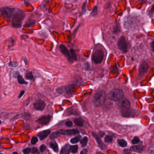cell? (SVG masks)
<instances>
[{"mask_svg":"<svg viewBox=\"0 0 154 154\" xmlns=\"http://www.w3.org/2000/svg\"><path fill=\"white\" fill-rule=\"evenodd\" d=\"M99 135L100 137H103L104 136V135L105 134V133L103 131H99Z\"/></svg>","mask_w":154,"mask_h":154,"instance_id":"46","label":"cell"},{"mask_svg":"<svg viewBox=\"0 0 154 154\" xmlns=\"http://www.w3.org/2000/svg\"><path fill=\"white\" fill-rule=\"evenodd\" d=\"M35 24V20H28L24 25L25 27H29Z\"/></svg>","mask_w":154,"mask_h":154,"instance_id":"25","label":"cell"},{"mask_svg":"<svg viewBox=\"0 0 154 154\" xmlns=\"http://www.w3.org/2000/svg\"><path fill=\"white\" fill-rule=\"evenodd\" d=\"M70 152L72 153H76L78 152V147L77 145L75 146H70Z\"/></svg>","mask_w":154,"mask_h":154,"instance_id":"27","label":"cell"},{"mask_svg":"<svg viewBox=\"0 0 154 154\" xmlns=\"http://www.w3.org/2000/svg\"><path fill=\"white\" fill-rule=\"evenodd\" d=\"M65 125L66 126H73V123H72V122L70 121H68L66 122L65 123Z\"/></svg>","mask_w":154,"mask_h":154,"instance_id":"40","label":"cell"},{"mask_svg":"<svg viewBox=\"0 0 154 154\" xmlns=\"http://www.w3.org/2000/svg\"><path fill=\"white\" fill-rule=\"evenodd\" d=\"M88 138L87 136H85L83 138L81 139L80 141V144L82 147H86L87 145V143L88 142Z\"/></svg>","mask_w":154,"mask_h":154,"instance_id":"22","label":"cell"},{"mask_svg":"<svg viewBox=\"0 0 154 154\" xmlns=\"http://www.w3.org/2000/svg\"><path fill=\"white\" fill-rule=\"evenodd\" d=\"M113 141V137L110 135H107L104 138V142L105 143H110Z\"/></svg>","mask_w":154,"mask_h":154,"instance_id":"31","label":"cell"},{"mask_svg":"<svg viewBox=\"0 0 154 154\" xmlns=\"http://www.w3.org/2000/svg\"><path fill=\"white\" fill-rule=\"evenodd\" d=\"M124 93L120 89H114L109 93V98L112 100L119 101L123 98Z\"/></svg>","mask_w":154,"mask_h":154,"instance_id":"6","label":"cell"},{"mask_svg":"<svg viewBox=\"0 0 154 154\" xmlns=\"http://www.w3.org/2000/svg\"><path fill=\"white\" fill-rule=\"evenodd\" d=\"M17 81L20 85H26L28 84V82L25 80L23 77L19 75L17 76Z\"/></svg>","mask_w":154,"mask_h":154,"instance_id":"23","label":"cell"},{"mask_svg":"<svg viewBox=\"0 0 154 154\" xmlns=\"http://www.w3.org/2000/svg\"><path fill=\"white\" fill-rule=\"evenodd\" d=\"M80 25H78L77 26V27L76 28V29L75 30V31H74L73 33V34L74 35H75V34H76V33H77V31L80 28Z\"/></svg>","mask_w":154,"mask_h":154,"instance_id":"43","label":"cell"},{"mask_svg":"<svg viewBox=\"0 0 154 154\" xmlns=\"http://www.w3.org/2000/svg\"><path fill=\"white\" fill-rule=\"evenodd\" d=\"M40 151L41 152H43L47 149V147H46L45 145H42L40 147Z\"/></svg>","mask_w":154,"mask_h":154,"instance_id":"39","label":"cell"},{"mask_svg":"<svg viewBox=\"0 0 154 154\" xmlns=\"http://www.w3.org/2000/svg\"><path fill=\"white\" fill-rule=\"evenodd\" d=\"M38 152V148L36 147H33L32 149H31V153L34 154V153H37Z\"/></svg>","mask_w":154,"mask_h":154,"instance_id":"41","label":"cell"},{"mask_svg":"<svg viewBox=\"0 0 154 154\" xmlns=\"http://www.w3.org/2000/svg\"><path fill=\"white\" fill-rule=\"evenodd\" d=\"M129 45V42L126 40V38L124 36H122L119 38L117 43L118 48L123 53H126L128 51Z\"/></svg>","mask_w":154,"mask_h":154,"instance_id":"5","label":"cell"},{"mask_svg":"<svg viewBox=\"0 0 154 154\" xmlns=\"http://www.w3.org/2000/svg\"><path fill=\"white\" fill-rule=\"evenodd\" d=\"M117 142L120 147L123 148L126 147L127 145V142L124 139H119L117 141Z\"/></svg>","mask_w":154,"mask_h":154,"instance_id":"21","label":"cell"},{"mask_svg":"<svg viewBox=\"0 0 154 154\" xmlns=\"http://www.w3.org/2000/svg\"><path fill=\"white\" fill-rule=\"evenodd\" d=\"M148 64L146 61L142 62L140 64L139 68V74L140 75H143L146 73L149 69Z\"/></svg>","mask_w":154,"mask_h":154,"instance_id":"13","label":"cell"},{"mask_svg":"<svg viewBox=\"0 0 154 154\" xmlns=\"http://www.w3.org/2000/svg\"><path fill=\"white\" fill-rule=\"evenodd\" d=\"M74 123L76 126L82 127L83 126L84 121L83 119L81 118H76L74 119Z\"/></svg>","mask_w":154,"mask_h":154,"instance_id":"20","label":"cell"},{"mask_svg":"<svg viewBox=\"0 0 154 154\" xmlns=\"http://www.w3.org/2000/svg\"><path fill=\"white\" fill-rule=\"evenodd\" d=\"M25 93V91H21L20 93L19 94V96H18V98L20 99V98H21V97H22V96L24 95Z\"/></svg>","mask_w":154,"mask_h":154,"instance_id":"42","label":"cell"},{"mask_svg":"<svg viewBox=\"0 0 154 154\" xmlns=\"http://www.w3.org/2000/svg\"><path fill=\"white\" fill-rule=\"evenodd\" d=\"M13 154H18V153L17 152H13Z\"/></svg>","mask_w":154,"mask_h":154,"instance_id":"48","label":"cell"},{"mask_svg":"<svg viewBox=\"0 0 154 154\" xmlns=\"http://www.w3.org/2000/svg\"><path fill=\"white\" fill-rule=\"evenodd\" d=\"M121 31V26L119 22L116 20L113 28V33L114 34H118Z\"/></svg>","mask_w":154,"mask_h":154,"instance_id":"17","label":"cell"},{"mask_svg":"<svg viewBox=\"0 0 154 154\" xmlns=\"http://www.w3.org/2000/svg\"><path fill=\"white\" fill-rule=\"evenodd\" d=\"M119 101V107L121 110V112L130 109L131 104L128 100L126 99H123V98Z\"/></svg>","mask_w":154,"mask_h":154,"instance_id":"8","label":"cell"},{"mask_svg":"<svg viewBox=\"0 0 154 154\" xmlns=\"http://www.w3.org/2000/svg\"><path fill=\"white\" fill-rule=\"evenodd\" d=\"M31 149L30 147L24 149L23 151V153L25 154H30L31 153Z\"/></svg>","mask_w":154,"mask_h":154,"instance_id":"36","label":"cell"},{"mask_svg":"<svg viewBox=\"0 0 154 154\" xmlns=\"http://www.w3.org/2000/svg\"><path fill=\"white\" fill-rule=\"evenodd\" d=\"M18 65H19V63L17 62H15L10 61V62L8 63V66L11 67H16L18 66Z\"/></svg>","mask_w":154,"mask_h":154,"instance_id":"33","label":"cell"},{"mask_svg":"<svg viewBox=\"0 0 154 154\" xmlns=\"http://www.w3.org/2000/svg\"><path fill=\"white\" fill-rule=\"evenodd\" d=\"M67 89V86H61L60 87H58L56 89V92L58 93H64L65 91H66Z\"/></svg>","mask_w":154,"mask_h":154,"instance_id":"24","label":"cell"},{"mask_svg":"<svg viewBox=\"0 0 154 154\" xmlns=\"http://www.w3.org/2000/svg\"><path fill=\"white\" fill-rule=\"evenodd\" d=\"M1 123H2V122H1V121L0 120V124H1Z\"/></svg>","mask_w":154,"mask_h":154,"instance_id":"49","label":"cell"},{"mask_svg":"<svg viewBox=\"0 0 154 154\" xmlns=\"http://www.w3.org/2000/svg\"><path fill=\"white\" fill-rule=\"evenodd\" d=\"M98 14V7L95 5L93 7L91 11V15L92 16L95 17Z\"/></svg>","mask_w":154,"mask_h":154,"instance_id":"29","label":"cell"},{"mask_svg":"<svg viewBox=\"0 0 154 154\" xmlns=\"http://www.w3.org/2000/svg\"><path fill=\"white\" fill-rule=\"evenodd\" d=\"M146 149V146H143L142 144L135 146L131 147L130 149L131 151L137 152V153H142L144 152Z\"/></svg>","mask_w":154,"mask_h":154,"instance_id":"16","label":"cell"},{"mask_svg":"<svg viewBox=\"0 0 154 154\" xmlns=\"http://www.w3.org/2000/svg\"><path fill=\"white\" fill-rule=\"evenodd\" d=\"M122 116L125 118H130L136 116L138 112L134 109H129L126 111L122 112Z\"/></svg>","mask_w":154,"mask_h":154,"instance_id":"11","label":"cell"},{"mask_svg":"<svg viewBox=\"0 0 154 154\" xmlns=\"http://www.w3.org/2000/svg\"><path fill=\"white\" fill-rule=\"evenodd\" d=\"M51 130H46L43 131H40L38 133L37 136L40 140L41 141H43L51 133Z\"/></svg>","mask_w":154,"mask_h":154,"instance_id":"15","label":"cell"},{"mask_svg":"<svg viewBox=\"0 0 154 154\" xmlns=\"http://www.w3.org/2000/svg\"><path fill=\"white\" fill-rule=\"evenodd\" d=\"M58 133L59 134H62L64 135L71 136L76 134H78L79 131L77 129H71L69 130H60L58 131Z\"/></svg>","mask_w":154,"mask_h":154,"instance_id":"12","label":"cell"},{"mask_svg":"<svg viewBox=\"0 0 154 154\" xmlns=\"http://www.w3.org/2000/svg\"><path fill=\"white\" fill-rule=\"evenodd\" d=\"M45 107V103L41 99L36 100L33 104V108L37 111H43Z\"/></svg>","mask_w":154,"mask_h":154,"instance_id":"9","label":"cell"},{"mask_svg":"<svg viewBox=\"0 0 154 154\" xmlns=\"http://www.w3.org/2000/svg\"><path fill=\"white\" fill-rule=\"evenodd\" d=\"M104 58V52L102 48H97L94 49L92 53L91 59L93 63L98 64L102 62Z\"/></svg>","mask_w":154,"mask_h":154,"instance_id":"4","label":"cell"},{"mask_svg":"<svg viewBox=\"0 0 154 154\" xmlns=\"http://www.w3.org/2000/svg\"><path fill=\"white\" fill-rule=\"evenodd\" d=\"M124 153L125 154H130L131 153V150H128L127 149L124 150Z\"/></svg>","mask_w":154,"mask_h":154,"instance_id":"44","label":"cell"},{"mask_svg":"<svg viewBox=\"0 0 154 154\" xmlns=\"http://www.w3.org/2000/svg\"><path fill=\"white\" fill-rule=\"evenodd\" d=\"M25 78L27 80H31L33 79V73L31 71H29L27 73L25 74Z\"/></svg>","mask_w":154,"mask_h":154,"instance_id":"28","label":"cell"},{"mask_svg":"<svg viewBox=\"0 0 154 154\" xmlns=\"http://www.w3.org/2000/svg\"><path fill=\"white\" fill-rule=\"evenodd\" d=\"M148 153L149 154H154V144H152V146L150 147L148 150Z\"/></svg>","mask_w":154,"mask_h":154,"instance_id":"38","label":"cell"},{"mask_svg":"<svg viewBox=\"0 0 154 154\" xmlns=\"http://www.w3.org/2000/svg\"><path fill=\"white\" fill-rule=\"evenodd\" d=\"M81 138V136H76L75 137H74L73 138L71 139L70 142H71V143H72V144H76L80 141Z\"/></svg>","mask_w":154,"mask_h":154,"instance_id":"26","label":"cell"},{"mask_svg":"<svg viewBox=\"0 0 154 154\" xmlns=\"http://www.w3.org/2000/svg\"><path fill=\"white\" fill-rule=\"evenodd\" d=\"M92 136L94 137V138L95 139L99 148H100L102 150H106L107 148V146L103 143V142L102 141L101 139L99 137V136L94 132H92Z\"/></svg>","mask_w":154,"mask_h":154,"instance_id":"14","label":"cell"},{"mask_svg":"<svg viewBox=\"0 0 154 154\" xmlns=\"http://www.w3.org/2000/svg\"><path fill=\"white\" fill-rule=\"evenodd\" d=\"M16 10L14 8L9 7H2L0 9V13L7 18L12 17Z\"/></svg>","mask_w":154,"mask_h":154,"instance_id":"7","label":"cell"},{"mask_svg":"<svg viewBox=\"0 0 154 154\" xmlns=\"http://www.w3.org/2000/svg\"></svg>","mask_w":154,"mask_h":154,"instance_id":"50","label":"cell"},{"mask_svg":"<svg viewBox=\"0 0 154 154\" xmlns=\"http://www.w3.org/2000/svg\"><path fill=\"white\" fill-rule=\"evenodd\" d=\"M25 17V14L22 11L17 10L13 15L11 24L15 28H20Z\"/></svg>","mask_w":154,"mask_h":154,"instance_id":"2","label":"cell"},{"mask_svg":"<svg viewBox=\"0 0 154 154\" xmlns=\"http://www.w3.org/2000/svg\"><path fill=\"white\" fill-rule=\"evenodd\" d=\"M59 133H58V131H56L53 133L52 134H51L50 136V139H54L57 138L59 135Z\"/></svg>","mask_w":154,"mask_h":154,"instance_id":"34","label":"cell"},{"mask_svg":"<svg viewBox=\"0 0 154 154\" xmlns=\"http://www.w3.org/2000/svg\"><path fill=\"white\" fill-rule=\"evenodd\" d=\"M70 145L69 144H66L61 149L60 154H69L71 153L70 150Z\"/></svg>","mask_w":154,"mask_h":154,"instance_id":"18","label":"cell"},{"mask_svg":"<svg viewBox=\"0 0 154 154\" xmlns=\"http://www.w3.org/2000/svg\"><path fill=\"white\" fill-rule=\"evenodd\" d=\"M154 41H153L151 43V47H152V51H153V52H154Z\"/></svg>","mask_w":154,"mask_h":154,"instance_id":"47","label":"cell"},{"mask_svg":"<svg viewBox=\"0 0 154 154\" xmlns=\"http://www.w3.org/2000/svg\"><path fill=\"white\" fill-rule=\"evenodd\" d=\"M88 153V151L86 149H84L80 152L81 154H86Z\"/></svg>","mask_w":154,"mask_h":154,"instance_id":"45","label":"cell"},{"mask_svg":"<svg viewBox=\"0 0 154 154\" xmlns=\"http://www.w3.org/2000/svg\"><path fill=\"white\" fill-rule=\"evenodd\" d=\"M86 5H87V1H86L84 3L83 5L82 6V7H81V13H82V15H83L86 13Z\"/></svg>","mask_w":154,"mask_h":154,"instance_id":"30","label":"cell"},{"mask_svg":"<svg viewBox=\"0 0 154 154\" xmlns=\"http://www.w3.org/2000/svg\"><path fill=\"white\" fill-rule=\"evenodd\" d=\"M59 48L61 53L66 57L70 62L73 63L77 60V56L73 49H71L69 51L66 46L63 44H61Z\"/></svg>","mask_w":154,"mask_h":154,"instance_id":"3","label":"cell"},{"mask_svg":"<svg viewBox=\"0 0 154 154\" xmlns=\"http://www.w3.org/2000/svg\"><path fill=\"white\" fill-rule=\"evenodd\" d=\"M149 15L150 16V17H153V15H154V5L153 4L152 5V8H151V10L149 12Z\"/></svg>","mask_w":154,"mask_h":154,"instance_id":"37","label":"cell"},{"mask_svg":"<svg viewBox=\"0 0 154 154\" xmlns=\"http://www.w3.org/2000/svg\"><path fill=\"white\" fill-rule=\"evenodd\" d=\"M140 142V139L138 136H135L131 141V143L133 144H138Z\"/></svg>","mask_w":154,"mask_h":154,"instance_id":"32","label":"cell"},{"mask_svg":"<svg viewBox=\"0 0 154 154\" xmlns=\"http://www.w3.org/2000/svg\"><path fill=\"white\" fill-rule=\"evenodd\" d=\"M52 117L50 115H43L39 118L37 122L41 125H47L50 122Z\"/></svg>","mask_w":154,"mask_h":154,"instance_id":"10","label":"cell"},{"mask_svg":"<svg viewBox=\"0 0 154 154\" xmlns=\"http://www.w3.org/2000/svg\"><path fill=\"white\" fill-rule=\"evenodd\" d=\"M106 98L107 96L104 91H99L96 92L92 99V103L93 106L96 107L102 106L105 102Z\"/></svg>","mask_w":154,"mask_h":154,"instance_id":"1","label":"cell"},{"mask_svg":"<svg viewBox=\"0 0 154 154\" xmlns=\"http://www.w3.org/2000/svg\"><path fill=\"white\" fill-rule=\"evenodd\" d=\"M50 147L53 150V151L55 152H58L59 151L58 144L55 141H53L50 143Z\"/></svg>","mask_w":154,"mask_h":154,"instance_id":"19","label":"cell"},{"mask_svg":"<svg viewBox=\"0 0 154 154\" xmlns=\"http://www.w3.org/2000/svg\"><path fill=\"white\" fill-rule=\"evenodd\" d=\"M38 142V139L37 136H33L31 140V143L32 145H35Z\"/></svg>","mask_w":154,"mask_h":154,"instance_id":"35","label":"cell"}]
</instances>
